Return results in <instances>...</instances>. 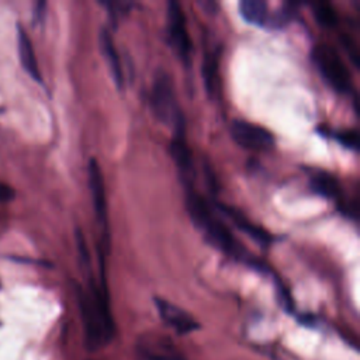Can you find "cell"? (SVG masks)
Instances as JSON below:
<instances>
[{"label": "cell", "mask_w": 360, "mask_h": 360, "mask_svg": "<svg viewBox=\"0 0 360 360\" xmlns=\"http://www.w3.org/2000/svg\"><path fill=\"white\" fill-rule=\"evenodd\" d=\"M76 295L84 325L86 346L89 350H98L114 336V321L104 271H101L100 285L90 280V290L84 291L82 287H76Z\"/></svg>", "instance_id": "obj_2"}, {"label": "cell", "mask_w": 360, "mask_h": 360, "mask_svg": "<svg viewBox=\"0 0 360 360\" xmlns=\"http://www.w3.org/2000/svg\"><path fill=\"white\" fill-rule=\"evenodd\" d=\"M311 8H312V14H314L315 20L322 27L332 28V27H335L338 24V15H336L333 7L329 3L318 1V3L311 4Z\"/></svg>", "instance_id": "obj_16"}, {"label": "cell", "mask_w": 360, "mask_h": 360, "mask_svg": "<svg viewBox=\"0 0 360 360\" xmlns=\"http://www.w3.org/2000/svg\"><path fill=\"white\" fill-rule=\"evenodd\" d=\"M294 7H295V4H285V6L280 7L278 10H276L274 13L269 14L266 27L274 28V30H280V28L285 27L294 15V11H295Z\"/></svg>", "instance_id": "obj_17"}, {"label": "cell", "mask_w": 360, "mask_h": 360, "mask_svg": "<svg viewBox=\"0 0 360 360\" xmlns=\"http://www.w3.org/2000/svg\"><path fill=\"white\" fill-rule=\"evenodd\" d=\"M14 195H15L14 190L10 186H7V184L0 181V202L10 201V200L14 198Z\"/></svg>", "instance_id": "obj_19"}, {"label": "cell", "mask_w": 360, "mask_h": 360, "mask_svg": "<svg viewBox=\"0 0 360 360\" xmlns=\"http://www.w3.org/2000/svg\"><path fill=\"white\" fill-rule=\"evenodd\" d=\"M312 60L325 82L338 93H347L352 87L350 73L338 55L329 45H316L312 51Z\"/></svg>", "instance_id": "obj_4"}, {"label": "cell", "mask_w": 360, "mask_h": 360, "mask_svg": "<svg viewBox=\"0 0 360 360\" xmlns=\"http://www.w3.org/2000/svg\"><path fill=\"white\" fill-rule=\"evenodd\" d=\"M87 176H89V187L91 193L93 207L96 211V218L100 226L107 229V198H105V187L104 179L100 169V165L96 159H90L87 165Z\"/></svg>", "instance_id": "obj_9"}, {"label": "cell", "mask_w": 360, "mask_h": 360, "mask_svg": "<svg viewBox=\"0 0 360 360\" xmlns=\"http://www.w3.org/2000/svg\"><path fill=\"white\" fill-rule=\"evenodd\" d=\"M153 301L160 318L179 335H187L200 328V323L183 308L159 297H155Z\"/></svg>", "instance_id": "obj_8"}, {"label": "cell", "mask_w": 360, "mask_h": 360, "mask_svg": "<svg viewBox=\"0 0 360 360\" xmlns=\"http://www.w3.org/2000/svg\"><path fill=\"white\" fill-rule=\"evenodd\" d=\"M309 184L314 193L325 198H338L340 194V188L336 179L332 174L322 170L312 172L309 177Z\"/></svg>", "instance_id": "obj_14"}, {"label": "cell", "mask_w": 360, "mask_h": 360, "mask_svg": "<svg viewBox=\"0 0 360 360\" xmlns=\"http://www.w3.org/2000/svg\"><path fill=\"white\" fill-rule=\"evenodd\" d=\"M335 138L349 149H357L359 146V136L357 132L353 129H343L335 132Z\"/></svg>", "instance_id": "obj_18"}, {"label": "cell", "mask_w": 360, "mask_h": 360, "mask_svg": "<svg viewBox=\"0 0 360 360\" xmlns=\"http://www.w3.org/2000/svg\"><path fill=\"white\" fill-rule=\"evenodd\" d=\"M186 205L193 224L202 233L210 245L224 252L225 255L235 257V260L246 263L248 266L256 269L260 273H270L269 267L263 262L250 256L238 243V240H235L233 235L229 232L225 224L215 217L204 198H201L198 194L188 191Z\"/></svg>", "instance_id": "obj_1"}, {"label": "cell", "mask_w": 360, "mask_h": 360, "mask_svg": "<svg viewBox=\"0 0 360 360\" xmlns=\"http://www.w3.org/2000/svg\"><path fill=\"white\" fill-rule=\"evenodd\" d=\"M173 162L179 170V174L186 186H191L194 181V165L191 158V150L187 146L183 134L174 135L169 146Z\"/></svg>", "instance_id": "obj_10"}, {"label": "cell", "mask_w": 360, "mask_h": 360, "mask_svg": "<svg viewBox=\"0 0 360 360\" xmlns=\"http://www.w3.org/2000/svg\"><path fill=\"white\" fill-rule=\"evenodd\" d=\"M15 28H17V51H18L20 62H21L24 70L35 82L42 83V77H41V72H39V66H38V62L35 58L31 38L28 37V34L20 24H17Z\"/></svg>", "instance_id": "obj_11"}, {"label": "cell", "mask_w": 360, "mask_h": 360, "mask_svg": "<svg viewBox=\"0 0 360 360\" xmlns=\"http://www.w3.org/2000/svg\"><path fill=\"white\" fill-rule=\"evenodd\" d=\"M239 13L248 24L266 25L269 17L267 3L262 0H242L239 3Z\"/></svg>", "instance_id": "obj_15"}, {"label": "cell", "mask_w": 360, "mask_h": 360, "mask_svg": "<svg viewBox=\"0 0 360 360\" xmlns=\"http://www.w3.org/2000/svg\"><path fill=\"white\" fill-rule=\"evenodd\" d=\"M167 38L176 55L188 63L191 53V39L186 25V17L177 1L167 3Z\"/></svg>", "instance_id": "obj_5"}, {"label": "cell", "mask_w": 360, "mask_h": 360, "mask_svg": "<svg viewBox=\"0 0 360 360\" xmlns=\"http://www.w3.org/2000/svg\"><path fill=\"white\" fill-rule=\"evenodd\" d=\"M138 356L143 360H187L183 353L166 338L143 335L136 342Z\"/></svg>", "instance_id": "obj_7"}, {"label": "cell", "mask_w": 360, "mask_h": 360, "mask_svg": "<svg viewBox=\"0 0 360 360\" xmlns=\"http://www.w3.org/2000/svg\"><path fill=\"white\" fill-rule=\"evenodd\" d=\"M150 101H152L155 115L163 124L174 128L176 135L183 134V128H184L183 115L177 104L172 79L165 70H158L155 73Z\"/></svg>", "instance_id": "obj_3"}, {"label": "cell", "mask_w": 360, "mask_h": 360, "mask_svg": "<svg viewBox=\"0 0 360 360\" xmlns=\"http://www.w3.org/2000/svg\"><path fill=\"white\" fill-rule=\"evenodd\" d=\"M100 49H101V52L105 58V62L108 65L112 80L115 82L117 87L121 89L122 84H124L122 66H121V62H120L118 52L114 46V41L111 38V34L107 28H101V31H100Z\"/></svg>", "instance_id": "obj_13"}, {"label": "cell", "mask_w": 360, "mask_h": 360, "mask_svg": "<svg viewBox=\"0 0 360 360\" xmlns=\"http://www.w3.org/2000/svg\"><path fill=\"white\" fill-rule=\"evenodd\" d=\"M45 8H46V3H44V1H38L35 4V8H34V21L35 22H42L44 21Z\"/></svg>", "instance_id": "obj_20"}, {"label": "cell", "mask_w": 360, "mask_h": 360, "mask_svg": "<svg viewBox=\"0 0 360 360\" xmlns=\"http://www.w3.org/2000/svg\"><path fill=\"white\" fill-rule=\"evenodd\" d=\"M231 135L238 145L246 149L269 150L274 146V136L269 129L248 121H233Z\"/></svg>", "instance_id": "obj_6"}, {"label": "cell", "mask_w": 360, "mask_h": 360, "mask_svg": "<svg viewBox=\"0 0 360 360\" xmlns=\"http://www.w3.org/2000/svg\"><path fill=\"white\" fill-rule=\"evenodd\" d=\"M219 208L235 224L236 228H239L242 232L248 233L256 243L262 245L263 248H267L273 242V236L266 229L252 224L246 217H243L236 210H233L231 207H226V205H221Z\"/></svg>", "instance_id": "obj_12"}]
</instances>
